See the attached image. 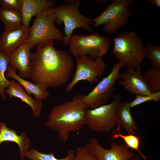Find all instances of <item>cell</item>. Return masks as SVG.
Masks as SVG:
<instances>
[{
    "label": "cell",
    "mask_w": 160,
    "mask_h": 160,
    "mask_svg": "<svg viewBox=\"0 0 160 160\" xmlns=\"http://www.w3.org/2000/svg\"><path fill=\"white\" fill-rule=\"evenodd\" d=\"M97 17L92 19L95 27L101 25L107 33H113L124 26L132 16L129 7L133 0H113Z\"/></svg>",
    "instance_id": "obj_6"
},
{
    "label": "cell",
    "mask_w": 160,
    "mask_h": 160,
    "mask_svg": "<svg viewBox=\"0 0 160 160\" xmlns=\"http://www.w3.org/2000/svg\"><path fill=\"white\" fill-rule=\"evenodd\" d=\"M95 1L98 3H104L107 1V0H96Z\"/></svg>",
    "instance_id": "obj_31"
},
{
    "label": "cell",
    "mask_w": 160,
    "mask_h": 160,
    "mask_svg": "<svg viewBox=\"0 0 160 160\" xmlns=\"http://www.w3.org/2000/svg\"><path fill=\"white\" fill-rule=\"evenodd\" d=\"M75 151L70 149L67 152V155L65 157L58 159L56 158L53 152L49 153L40 152L34 148L29 149L25 153V158L31 160H73Z\"/></svg>",
    "instance_id": "obj_22"
},
{
    "label": "cell",
    "mask_w": 160,
    "mask_h": 160,
    "mask_svg": "<svg viewBox=\"0 0 160 160\" xmlns=\"http://www.w3.org/2000/svg\"><path fill=\"white\" fill-rule=\"evenodd\" d=\"M143 56L150 60L152 68L160 70V45H154L148 43L144 46Z\"/></svg>",
    "instance_id": "obj_25"
},
{
    "label": "cell",
    "mask_w": 160,
    "mask_h": 160,
    "mask_svg": "<svg viewBox=\"0 0 160 160\" xmlns=\"http://www.w3.org/2000/svg\"><path fill=\"white\" fill-rule=\"evenodd\" d=\"M73 160H98L86 146L77 147L76 149Z\"/></svg>",
    "instance_id": "obj_27"
},
{
    "label": "cell",
    "mask_w": 160,
    "mask_h": 160,
    "mask_svg": "<svg viewBox=\"0 0 160 160\" xmlns=\"http://www.w3.org/2000/svg\"><path fill=\"white\" fill-rule=\"evenodd\" d=\"M124 66L119 62L115 63L110 73L89 93L83 96V101L89 108H94L108 104L113 96L115 83L120 78V69Z\"/></svg>",
    "instance_id": "obj_9"
},
{
    "label": "cell",
    "mask_w": 160,
    "mask_h": 160,
    "mask_svg": "<svg viewBox=\"0 0 160 160\" xmlns=\"http://www.w3.org/2000/svg\"><path fill=\"white\" fill-rule=\"evenodd\" d=\"M81 1L73 3L66 4L52 8L55 17V22L57 25L63 24L65 36L62 41L64 44L68 45L76 28H82L92 33L93 30L90 26L93 24L92 19L81 14L79 7Z\"/></svg>",
    "instance_id": "obj_4"
},
{
    "label": "cell",
    "mask_w": 160,
    "mask_h": 160,
    "mask_svg": "<svg viewBox=\"0 0 160 160\" xmlns=\"http://www.w3.org/2000/svg\"><path fill=\"white\" fill-rule=\"evenodd\" d=\"M29 31V26L23 25L13 30H4L0 35V51L9 55L27 41Z\"/></svg>",
    "instance_id": "obj_13"
},
{
    "label": "cell",
    "mask_w": 160,
    "mask_h": 160,
    "mask_svg": "<svg viewBox=\"0 0 160 160\" xmlns=\"http://www.w3.org/2000/svg\"><path fill=\"white\" fill-rule=\"evenodd\" d=\"M112 52L119 62L136 69L143 59L144 47L142 39L135 31L122 32L113 38Z\"/></svg>",
    "instance_id": "obj_3"
},
{
    "label": "cell",
    "mask_w": 160,
    "mask_h": 160,
    "mask_svg": "<svg viewBox=\"0 0 160 160\" xmlns=\"http://www.w3.org/2000/svg\"><path fill=\"white\" fill-rule=\"evenodd\" d=\"M148 1L155 5L157 7H160V0H148Z\"/></svg>",
    "instance_id": "obj_29"
},
{
    "label": "cell",
    "mask_w": 160,
    "mask_h": 160,
    "mask_svg": "<svg viewBox=\"0 0 160 160\" xmlns=\"http://www.w3.org/2000/svg\"><path fill=\"white\" fill-rule=\"evenodd\" d=\"M9 63V55L0 51V96L4 100L6 99L5 91L10 85V81L6 78L5 73Z\"/></svg>",
    "instance_id": "obj_23"
},
{
    "label": "cell",
    "mask_w": 160,
    "mask_h": 160,
    "mask_svg": "<svg viewBox=\"0 0 160 160\" xmlns=\"http://www.w3.org/2000/svg\"><path fill=\"white\" fill-rule=\"evenodd\" d=\"M20 12L23 24L29 26L32 18L45 10L55 7V1L53 0H22Z\"/></svg>",
    "instance_id": "obj_17"
},
{
    "label": "cell",
    "mask_w": 160,
    "mask_h": 160,
    "mask_svg": "<svg viewBox=\"0 0 160 160\" xmlns=\"http://www.w3.org/2000/svg\"><path fill=\"white\" fill-rule=\"evenodd\" d=\"M160 100V91L150 95H136V97L134 100L129 103L131 108L146 102L153 100L156 102L159 101Z\"/></svg>",
    "instance_id": "obj_26"
},
{
    "label": "cell",
    "mask_w": 160,
    "mask_h": 160,
    "mask_svg": "<svg viewBox=\"0 0 160 160\" xmlns=\"http://www.w3.org/2000/svg\"><path fill=\"white\" fill-rule=\"evenodd\" d=\"M16 143L17 145L21 160H24L25 153L29 148L31 142L26 133L22 132L18 135L14 129H10L7 127L6 123L0 122V146L4 142Z\"/></svg>",
    "instance_id": "obj_15"
},
{
    "label": "cell",
    "mask_w": 160,
    "mask_h": 160,
    "mask_svg": "<svg viewBox=\"0 0 160 160\" xmlns=\"http://www.w3.org/2000/svg\"><path fill=\"white\" fill-rule=\"evenodd\" d=\"M143 76L151 93L160 91V70L152 68L145 71Z\"/></svg>",
    "instance_id": "obj_24"
},
{
    "label": "cell",
    "mask_w": 160,
    "mask_h": 160,
    "mask_svg": "<svg viewBox=\"0 0 160 160\" xmlns=\"http://www.w3.org/2000/svg\"><path fill=\"white\" fill-rule=\"evenodd\" d=\"M7 77L12 78L25 89L26 93L29 95H33L34 99L40 100H45L49 95L47 88L44 86L26 80L18 75L16 70L8 65Z\"/></svg>",
    "instance_id": "obj_18"
},
{
    "label": "cell",
    "mask_w": 160,
    "mask_h": 160,
    "mask_svg": "<svg viewBox=\"0 0 160 160\" xmlns=\"http://www.w3.org/2000/svg\"><path fill=\"white\" fill-rule=\"evenodd\" d=\"M30 49L26 41L9 55V65L18 69L19 76L23 79L29 78Z\"/></svg>",
    "instance_id": "obj_14"
},
{
    "label": "cell",
    "mask_w": 160,
    "mask_h": 160,
    "mask_svg": "<svg viewBox=\"0 0 160 160\" xmlns=\"http://www.w3.org/2000/svg\"><path fill=\"white\" fill-rule=\"evenodd\" d=\"M37 46L36 51L30 55L31 80L47 89L66 83L74 68L72 57L65 51L56 49L52 40L45 41Z\"/></svg>",
    "instance_id": "obj_1"
},
{
    "label": "cell",
    "mask_w": 160,
    "mask_h": 160,
    "mask_svg": "<svg viewBox=\"0 0 160 160\" xmlns=\"http://www.w3.org/2000/svg\"><path fill=\"white\" fill-rule=\"evenodd\" d=\"M10 81V85L5 91V92L9 94V98H11L13 97L19 99L31 107L32 115L34 118L39 116L43 108L42 101L33 98L24 90L22 86L14 79H12Z\"/></svg>",
    "instance_id": "obj_16"
},
{
    "label": "cell",
    "mask_w": 160,
    "mask_h": 160,
    "mask_svg": "<svg viewBox=\"0 0 160 160\" xmlns=\"http://www.w3.org/2000/svg\"><path fill=\"white\" fill-rule=\"evenodd\" d=\"M1 7L7 9L20 12L22 0H0Z\"/></svg>",
    "instance_id": "obj_28"
},
{
    "label": "cell",
    "mask_w": 160,
    "mask_h": 160,
    "mask_svg": "<svg viewBox=\"0 0 160 160\" xmlns=\"http://www.w3.org/2000/svg\"><path fill=\"white\" fill-rule=\"evenodd\" d=\"M120 125L118 124L116 131H117L118 133H117L114 131H113L111 136L112 139L114 140L119 138H121L129 148L137 151L144 160H147V158L149 157L144 156L140 150V141L139 137L131 134L127 135L122 134L120 132Z\"/></svg>",
    "instance_id": "obj_21"
},
{
    "label": "cell",
    "mask_w": 160,
    "mask_h": 160,
    "mask_svg": "<svg viewBox=\"0 0 160 160\" xmlns=\"http://www.w3.org/2000/svg\"><path fill=\"white\" fill-rule=\"evenodd\" d=\"M35 16L32 25L30 27L27 41L30 49L47 40L62 41L63 34L54 24L55 17L52 8L43 10Z\"/></svg>",
    "instance_id": "obj_8"
},
{
    "label": "cell",
    "mask_w": 160,
    "mask_h": 160,
    "mask_svg": "<svg viewBox=\"0 0 160 160\" xmlns=\"http://www.w3.org/2000/svg\"><path fill=\"white\" fill-rule=\"evenodd\" d=\"M131 108L129 103L121 101L116 109V118L118 124H121L128 134L135 135L138 127L132 115Z\"/></svg>",
    "instance_id": "obj_19"
},
{
    "label": "cell",
    "mask_w": 160,
    "mask_h": 160,
    "mask_svg": "<svg viewBox=\"0 0 160 160\" xmlns=\"http://www.w3.org/2000/svg\"><path fill=\"white\" fill-rule=\"evenodd\" d=\"M86 146L98 160H130L135 155L125 143H112L110 149H107L101 146L94 137L90 138Z\"/></svg>",
    "instance_id": "obj_11"
},
{
    "label": "cell",
    "mask_w": 160,
    "mask_h": 160,
    "mask_svg": "<svg viewBox=\"0 0 160 160\" xmlns=\"http://www.w3.org/2000/svg\"><path fill=\"white\" fill-rule=\"evenodd\" d=\"M120 93L113 96L109 104L94 108H88L85 116V125L91 130L97 133L108 132L118 125L116 112L121 102Z\"/></svg>",
    "instance_id": "obj_7"
},
{
    "label": "cell",
    "mask_w": 160,
    "mask_h": 160,
    "mask_svg": "<svg viewBox=\"0 0 160 160\" xmlns=\"http://www.w3.org/2000/svg\"><path fill=\"white\" fill-rule=\"evenodd\" d=\"M76 69L71 81L65 89L70 92L79 81H87L91 84L96 83L98 78L103 75L106 64L102 57L93 59L88 56L75 57Z\"/></svg>",
    "instance_id": "obj_10"
},
{
    "label": "cell",
    "mask_w": 160,
    "mask_h": 160,
    "mask_svg": "<svg viewBox=\"0 0 160 160\" xmlns=\"http://www.w3.org/2000/svg\"><path fill=\"white\" fill-rule=\"evenodd\" d=\"M111 44L108 38L95 32L87 35H72L68 45L71 53L75 57L88 56L95 59L106 54Z\"/></svg>",
    "instance_id": "obj_5"
},
{
    "label": "cell",
    "mask_w": 160,
    "mask_h": 160,
    "mask_svg": "<svg viewBox=\"0 0 160 160\" xmlns=\"http://www.w3.org/2000/svg\"><path fill=\"white\" fill-rule=\"evenodd\" d=\"M0 20L4 24L5 31L17 29L23 25L20 11L0 7Z\"/></svg>",
    "instance_id": "obj_20"
},
{
    "label": "cell",
    "mask_w": 160,
    "mask_h": 160,
    "mask_svg": "<svg viewBox=\"0 0 160 160\" xmlns=\"http://www.w3.org/2000/svg\"><path fill=\"white\" fill-rule=\"evenodd\" d=\"M120 78L122 80L118 84L130 94L145 95L151 93L146 83L140 65L136 69L127 67L126 71L121 74Z\"/></svg>",
    "instance_id": "obj_12"
},
{
    "label": "cell",
    "mask_w": 160,
    "mask_h": 160,
    "mask_svg": "<svg viewBox=\"0 0 160 160\" xmlns=\"http://www.w3.org/2000/svg\"><path fill=\"white\" fill-rule=\"evenodd\" d=\"M130 160H141L140 155L139 154L135 155Z\"/></svg>",
    "instance_id": "obj_30"
},
{
    "label": "cell",
    "mask_w": 160,
    "mask_h": 160,
    "mask_svg": "<svg viewBox=\"0 0 160 160\" xmlns=\"http://www.w3.org/2000/svg\"><path fill=\"white\" fill-rule=\"evenodd\" d=\"M83 95L77 94L69 101L55 106L50 111L44 126L56 131L64 142L71 133L79 132L85 125V116L89 108L83 100Z\"/></svg>",
    "instance_id": "obj_2"
}]
</instances>
